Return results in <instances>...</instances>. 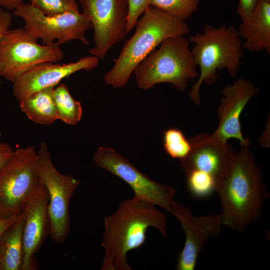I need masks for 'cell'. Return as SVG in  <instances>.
I'll return each instance as SVG.
<instances>
[{"label":"cell","instance_id":"obj_23","mask_svg":"<svg viewBox=\"0 0 270 270\" xmlns=\"http://www.w3.org/2000/svg\"><path fill=\"white\" fill-rule=\"evenodd\" d=\"M200 0H150L154 6L167 14L185 22L198 10Z\"/></svg>","mask_w":270,"mask_h":270},{"label":"cell","instance_id":"obj_6","mask_svg":"<svg viewBox=\"0 0 270 270\" xmlns=\"http://www.w3.org/2000/svg\"><path fill=\"white\" fill-rule=\"evenodd\" d=\"M40 182L35 146L14 151L0 169V217L20 214Z\"/></svg>","mask_w":270,"mask_h":270},{"label":"cell","instance_id":"obj_22","mask_svg":"<svg viewBox=\"0 0 270 270\" xmlns=\"http://www.w3.org/2000/svg\"><path fill=\"white\" fill-rule=\"evenodd\" d=\"M184 172L188 190L192 196L197 198H204L216 192L217 183L210 176L196 170Z\"/></svg>","mask_w":270,"mask_h":270},{"label":"cell","instance_id":"obj_21","mask_svg":"<svg viewBox=\"0 0 270 270\" xmlns=\"http://www.w3.org/2000/svg\"><path fill=\"white\" fill-rule=\"evenodd\" d=\"M164 147L166 153L173 158L180 160L186 158L192 150V145L182 132L170 128L164 133Z\"/></svg>","mask_w":270,"mask_h":270},{"label":"cell","instance_id":"obj_14","mask_svg":"<svg viewBox=\"0 0 270 270\" xmlns=\"http://www.w3.org/2000/svg\"><path fill=\"white\" fill-rule=\"evenodd\" d=\"M99 60L92 55L68 64L45 62L38 64L13 82L14 96L20 102L42 90L55 87L62 80L78 71L94 69L98 64Z\"/></svg>","mask_w":270,"mask_h":270},{"label":"cell","instance_id":"obj_13","mask_svg":"<svg viewBox=\"0 0 270 270\" xmlns=\"http://www.w3.org/2000/svg\"><path fill=\"white\" fill-rule=\"evenodd\" d=\"M258 91L251 82L242 78L226 86L222 90L223 96L218 109V124L210 136L223 144L228 143L230 138L236 139L242 147L248 148L250 143L243 136L240 118L246 105Z\"/></svg>","mask_w":270,"mask_h":270},{"label":"cell","instance_id":"obj_18","mask_svg":"<svg viewBox=\"0 0 270 270\" xmlns=\"http://www.w3.org/2000/svg\"><path fill=\"white\" fill-rule=\"evenodd\" d=\"M25 216L24 209L18 218L4 232L0 240V270H21Z\"/></svg>","mask_w":270,"mask_h":270},{"label":"cell","instance_id":"obj_17","mask_svg":"<svg viewBox=\"0 0 270 270\" xmlns=\"http://www.w3.org/2000/svg\"><path fill=\"white\" fill-rule=\"evenodd\" d=\"M238 34L244 39L243 49L252 52L263 50L270 54V0H258L253 12L242 20Z\"/></svg>","mask_w":270,"mask_h":270},{"label":"cell","instance_id":"obj_4","mask_svg":"<svg viewBox=\"0 0 270 270\" xmlns=\"http://www.w3.org/2000/svg\"><path fill=\"white\" fill-rule=\"evenodd\" d=\"M188 40L194 44L192 55L200 70L188 96L194 103L198 105L202 84L215 83L218 70L226 69L231 76H236L244 56L242 42L232 24L218 28L206 24L202 32L190 35Z\"/></svg>","mask_w":270,"mask_h":270},{"label":"cell","instance_id":"obj_3","mask_svg":"<svg viewBox=\"0 0 270 270\" xmlns=\"http://www.w3.org/2000/svg\"><path fill=\"white\" fill-rule=\"evenodd\" d=\"M136 31L125 42L112 68L104 76L114 88L124 87L136 66L166 39L184 36L190 30L184 21L150 6L136 24Z\"/></svg>","mask_w":270,"mask_h":270},{"label":"cell","instance_id":"obj_8","mask_svg":"<svg viewBox=\"0 0 270 270\" xmlns=\"http://www.w3.org/2000/svg\"><path fill=\"white\" fill-rule=\"evenodd\" d=\"M38 154L40 180L49 198V232L54 242L62 243L70 232L69 206L80 182L72 176L62 174L57 170L45 142H41Z\"/></svg>","mask_w":270,"mask_h":270},{"label":"cell","instance_id":"obj_31","mask_svg":"<svg viewBox=\"0 0 270 270\" xmlns=\"http://www.w3.org/2000/svg\"><path fill=\"white\" fill-rule=\"evenodd\" d=\"M1 136H2V134H1L0 133V137H1Z\"/></svg>","mask_w":270,"mask_h":270},{"label":"cell","instance_id":"obj_2","mask_svg":"<svg viewBox=\"0 0 270 270\" xmlns=\"http://www.w3.org/2000/svg\"><path fill=\"white\" fill-rule=\"evenodd\" d=\"M248 148L241 146L236 152L216 192L222 206V224L238 232L258 219L268 197L260 168Z\"/></svg>","mask_w":270,"mask_h":270},{"label":"cell","instance_id":"obj_28","mask_svg":"<svg viewBox=\"0 0 270 270\" xmlns=\"http://www.w3.org/2000/svg\"><path fill=\"white\" fill-rule=\"evenodd\" d=\"M14 152L8 144L0 142V169L12 156Z\"/></svg>","mask_w":270,"mask_h":270},{"label":"cell","instance_id":"obj_16","mask_svg":"<svg viewBox=\"0 0 270 270\" xmlns=\"http://www.w3.org/2000/svg\"><path fill=\"white\" fill-rule=\"evenodd\" d=\"M48 200L47 190L40 180L24 208V256L21 270L36 269L34 254L49 232Z\"/></svg>","mask_w":270,"mask_h":270},{"label":"cell","instance_id":"obj_9","mask_svg":"<svg viewBox=\"0 0 270 270\" xmlns=\"http://www.w3.org/2000/svg\"><path fill=\"white\" fill-rule=\"evenodd\" d=\"M14 15L22 18L24 29L43 44L55 42L60 45L72 40H78L88 45L85 36L92 28L88 18L80 12H69L55 16L46 15L30 4H22L14 10Z\"/></svg>","mask_w":270,"mask_h":270},{"label":"cell","instance_id":"obj_24","mask_svg":"<svg viewBox=\"0 0 270 270\" xmlns=\"http://www.w3.org/2000/svg\"><path fill=\"white\" fill-rule=\"evenodd\" d=\"M30 4L48 16L80 12L76 0H30Z\"/></svg>","mask_w":270,"mask_h":270},{"label":"cell","instance_id":"obj_29","mask_svg":"<svg viewBox=\"0 0 270 270\" xmlns=\"http://www.w3.org/2000/svg\"><path fill=\"white\" fill-rule=\"evenodd\" d=\"M20 214L8 217H0V240L4 232L18 218Z\"/></svg>","mask_w":270,"mask_h":270},{"label":"cell","instance_id":"obj_20","mask_svg":"<svg viewBox=\"0 0 270 270\" xmlns=\"http://www.w3.org/2000/svg\"><path fill=\"white\" fill-rule=\"evenodd\" d=\"M54 98L58 120L68 124H76L81 120L82 108L80 102L73 98L67 86L61 84L54 87Z\"/></svg>","mask_w":270,"mask_h":270},{"label":"cell","instance_id":"obj_27","mask_svg":"<svg viewBox=\"0 0 270 270\" xmlns=\"http://www.w3.org/2000/svg\"><path fill=\"white\" fill-rule=\"evenodd\" d=\"M12 18V16L9 12L0 8V38L5 32L10 29ZM1 84L0 79V85Z\"/></svg>","mask_w":270,"mask_h":270},{"label":"cell","instance_id":"obj_30","mask_svg":"<svg viewBox=\"0 0 270 270\" xmlns=\"http://www.w3.org/2000/svg\"><path fill=\"white\" fill-rule=\"evenodd\" d=\"M23 4V0H0V6L10 10H14Z\"/></svg>","mask_w":270,"mask_h":270},{"label":"cell","instance_id":"obj_26","mask_svg":"<svg viewBox=\"0 0 270 270\" xmlns=\"http://www.w3.org/2000/svg\"><path fill=\"white\" fill-rule=\"evenodd\" d=\"M258 0H240L236 12L242 20L248 18L253 12Z\"/></svg>","mask_w":270,"mask_h":270},{"label":"cell","instance_id":"obj_15","mask_svg":"<svg viewBox=\"0 0 270 270\" xmlns=\"http://www.w3.org/2000/svg\"><path fill=\"white\" fill-rule=\"evenodd\" d=\"M188 140L192 150L180 160L181 168L184 172L196 170L210 176L218 186L230 170L236 152L228 143L212 138L209 134H200Z\"/></svg>","mask_w":270,"mask_h":270},{"label":"cell","instance_id":"obj_10","mask_svg":"<svg viewBox=\"0 0 270 270\" xmlns=\"http://www.w3.org/2000/svg\"><path fill=\"white\" fill-rule=\"evenodd\" d=\"M80 3L94 28V45L88 52L104 60L109 50L128 34V0H80Z\"/></svg>","mask_w":270,"mask_h":270},{"label":"cell","instance_id":"obj_12","mask_svg":"<svg viewBox=\"0 0 270 270\" xmlns=\"http://www.w3.org/2000/svg\"><path fill=\"white\" fill-rule=\"evenodd\" d=\"M172 214L179 221L186 234L184 247L176 264L178 270H194L197 260L208 239L218 236L222 222L220 214L196 216L190 210L174 201Z\"/></svg>","mask_w":270,"mask_h":270},{"label":"cell","instance_id":"obj_1","mask_svg":"<svg viewBox=\"0 0 270 270\" xmlns=\"http://www.w3.org/2000/svg\"><path fill=\"white\" fill-rule=\"evenodd\" d=\"M102 246L104 255L102 270H131L128 252L144 243L150 227L166 237V216L149 202L134 196L122 202L112 214L104 218Z\"/></svg>","mask_w":270,"mask_h":270},{"label":"cell","instance_id":"obj_19","mask_svg":"<svg viewBox=\"0 0 270 270\" xmlns=\"http://www.w3.org/2000/svg\"><path fill=\"white\" fill-rule=\"evenodd\" d=\"M54 88L42 90L19 102L21 110L34 123L50 125L58 120Z\"/></svg>","mask_w":270,"mask_h":270},{"label":"cell","instance_id":"obj_5","mask_svg":"<svg viewBox=\"0 0 270 270\" xmlns=\"http://www.w3.org/2000/svg\"><path fill=\"white\" fill-rule=\"evenodd\" d=\"M190 44L184 36L164 40L134 68L138 86L146 90L158 84L170 83L184 92L188 82L198 76Z\"/></svg>","mask_w":270,"mask_h":270},{"label":"cell","instance_id":"obj_7","mask_svg":"<svg viewBox=\"0 0 270 270\" xmlns=\"http://www.w3.org/2000/svg\"><path fill=\"white\" fill-rule=\"evenodd\" d=\"M37 40L24 28L5 32L0 38V76L14 82L38 64L57 62L63 58L58 44H40Z\"/></svg>","mask_w":270,"mask_h":270},{"label":"cell","instance_id":"obj_25","mask_svg":"<svg viewBox=\"0 0 270 270\" xmlns=\"http://www.w3.org/2000/svg\"><path fill=\"white\" fill-rule=\"evenodd\" d=\"M128 12L126 31L128 34L135 26L140 16L150 6V0H128Z\"/></svg>","mask_w":270,"mask_h":270},{"label":"cell","instance_id":"obj_11","mask_svg":"<svg viewBox=\"0 0 270 270\" xmlns=\"http://www.w3.org/2000/svg\"><path fill=\"white\" fill-rule=\"evenodd\" d=\"M94 160L98 166L128 184L134 191V196L172 214L176 192L172 186L150 179L112 148L99 147L94 154Z\"/></svg>","mask_w":270,"mask_h":270}]
</instances>
